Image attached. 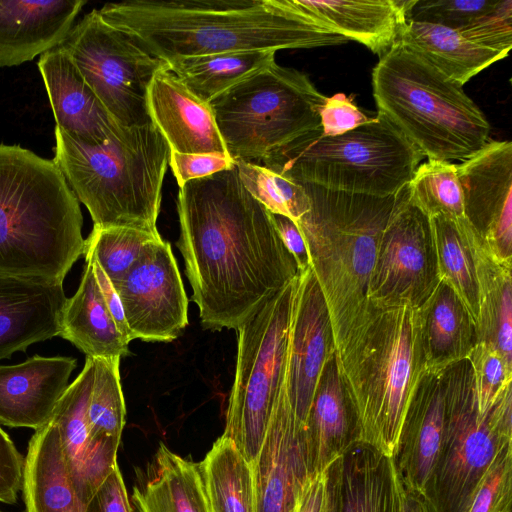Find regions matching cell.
Masks as SVG:
<instances>
[{
	"label": "cell",
	"instance_id": "f546056e",
	"mask_svg": "<svg viewBox=\"0 0 512 512\" xmlns=\"http://www.w3.org/2000/svg\"><path fill=\"white\" fill-rule=\"evenodd\" d=\"M135 512H211L200 463L160 443L132 494Z\"/></svg>",
	"mask_w": 512,
	"mask_h": 512
},
{
	"label": "cell",
	"instance_id": "7dc6e473",
	"mask_svg": "<svg viewBox=\"0 0 512 512\" xmlns=\"http://www.w3.org/2000/svg\"><path fill=\"white\" fill-rule=\"evenodd\" d=\"M25 457L0 427V502L15 504L22 490Z\"/></svg>",
	"mask_w": 512,
	"mask_h": 512
},
{
	"label": "cell",
	"instance_id": "f6af8a7d",
	"mask_svg": "<svg viewBox=\"0 0 512 512\" xmlns=\"http://www.w3.org/2000/svg\"><path fill=\"white\" fill-rule=\"evenodd\" d=\"M322 134L336 136L351 131L372 120L353 102L352 97L337 93L327 97L320 111Z\"/></svg>",
	"mask_w": 512,
	"mask_h": 512
},
{
	"label": "cell",
	"instance_id": "484cf974",
	"mask_svg": "<svg viewBox=\"0 0 512 512\" xmlns=\"http://www.w3.org/2000/svg\"><path fill=\"white\" fill-rule=\"evenodd\" d=\"M337 512H398V472L393 458L352 442L334 463Z\"/></svg>",
	"mask_w": 512,
	"mask_h": 512
},
{
	"label": "cell",
	"instance_id": "30bf717a",
	"mask_svg": "<svg viewBox=\"0 0 512 512\" xmlns=\"http://www.w3.org/2000/svg\"><path fill=\"white\" fill-rule=\"evenodd\" d=\"M443 375L444 437L427 500L435 512H467L494 460L512 445L511 387L482 412L467 360L451 366Z\"/></svg>",
	"mask_w": 512,
	"mask_h": 512
},
{
	"label": "cell",
	"instance_id": "681fc988",
	"mask_svg": "<svg viewBox=\"0 0 512 512\" xmlns=\"http://www.w3.org/2000/svg\"><path fill=\"white\" fill-rule=\"evenodd\" d=\"M84 257L86 260L91 262L98 287L117 328L127 340V342L132 341V335L128 328L124 309L117 290L106 276L104 271L101 269V267L98 265V263L95 261V259L87 253L84 254Z\"/></svg>",
	"mask_w": 512,
	"mask_h": 512
},
{
	"label": "cell",
	"instance_id": "603a6c76",
	"mask_svg": "<svg viewBox=\"0 0 512 512\" xmlns=\"http://www.w3.org/2000/svg\"><path fill=\"white\" fill-rule=\"evenodd\" d=\"M84 0H0V68L33 60L58 47Z\"/></svg>",
	"mask_w": 512,
	"mask_h": 512
},
{
	"label": "cell",
	"instance_id": "4fadbf2b",
	"mask_svg": "<svg viewBox=\"0 0 512 512\" xmlns=\"http://www.w3.org/2000/svg\"><path fill=\"white\" fill-rule=\"evenodd\" d=\"M438 283L429 218L409 202L405 185L380 238L368 299L378 311L417 310Z\"/></svg>",
	"mask_w": 512,
	"mask_h": 512
},
{
	"label": "cell",
	"instance_id": "7bdbcfd3",
	"mask_svg": "<svg viewBox=\"0 0 512 512\" xmlns=\"http://www.w3.org/2000/svg\"><path fill=\"white\" fill-rule=\"evenodd\" d=\"M512 445L494 460L481 480L467 512H511Z\"/></svg>",
	"mask_w": 512,
	"mask_h": 512
},
{
	"label": "cell",
	"instance_id": "83f0119b",
	"mask_svg": "<svg viewBox=\"0 0 512 512\" xmlns=\"http://www.w3.org/2000/svg\"><path fill=\"white\" fill-rule=\"evenodd\" d=\"M22 492L26 512H89L74 490L51 421L35 430L29 441Z\"/></svg>",
	"mask_w": 512,
	"mask_h": 512
},
{
	"label": "cell",
	"instance_id": "2e32d148",
	"mask_svg": "<svg viewBox=\"0 0 512 512\" xmlns=\"http://www.w3.org/2000/svg\"><path fill=\"white\" fill-rule=\"evenodd\" d=\"M255 512H295L313 473L306 427L280 387L264 442L251 464Z\"/></svg>",
	"mask_w": 512,
	"mask_h": 512
},
{
	"label": "cell",
	"instance_id": "8d00e7d4",
	"mask_svg": "<svg viewBox=\"0 0 512 512\" xmlns=\"http://www.w3.org/2000/svg\"><path fill=\"white\" fill-rule=\"evenodd\" d=\"M465 219L439 215L429 218V224L438 279L456 294L476 327L477 287L474 263L463 230Z\"/></svg>",
	"mask_w": 512,
	"mask_h": 512
},
{
	"label": "cell",
	"instance_id": "60d3db41",
	"mask_svg": "<svg viewBox=\"0 0 512 512\" xmlns=\"http://www.w3.org/2000/svg\"><path fill=\"white\" fill-rule=\"evenodd\" d=\"M479 409L485 412L512 382V363L490 343L478 341L466 359Z\"/></svg>",
	"mask_w": 512,
	"mask_h": 512
},
{
	"label": "cell",
	"instance_id": "f35d334b",
	"mask_svg": "<svg viewBox=\"0 0 512 512\" xmlns=\"http://www.w3.org/2000/svg\"><path fill=\"white\" fill-rule=\"evenodd\" d=\"M160 238L158 231L93 226L85 239L83 255L90 254L115 285L129 272L144 248Z\"/></svg>",
	"mask_w": 512,
	"mask_h": 512
},
{
	"label": "cell",
	"instance_id": "5b68a950",
	"mask_svg": "<svg viewBox=\"0 0 512 512\" xmlns=\"http://www.w3.org/2000/svg\"><path fill=\"white\" fill-rule=\"evenodd\" d=\"M52 159L95 227L157 232L170 148L151 122L88 145L55 126Z\"/></svg>",
	"mask_w": 512,
	"mask_h": 512
},
{
	"label": "cell",
	"instance_id": "4316f807",
	"mask_svg": "<svg viewBox=\"0 0 512 512\" xmlns=\"http://www.w3.org/2000/svg\"><path fill=\"white\" fill-rule=\"evenodd\" d=\"M463 230L472 255L478 297L477 342L492 344L512 363V262L497 258L465 219Z\"/></svg>",
	"mask_w": 512,
	"mask_h": 512
},
{
	"label": "cell",
	"instance_id": "f907efd6",
	"mask_svg": "<svg viewBox=\"0 0 512 512\" xmlns=\"http://www.w3.org/2000/svg\"><path fill=\"white\" fill-rule=\"evenodd\" d=\"M273 220L281 241L296 262L298 272L309 268L307 247L296 222L279 214H273Z\"/></svg>",
	"mask_w": 512,
	"mask_h": 512
},
{
	"label": "cell",
	"instance_id": "d590c367",
	"mask_svg": "<svg viewBox=\"0 0 512 512\" xmlns=\"http://www.w3.org/2000/svg\"><path fill=\"white\" fill-rule=\"evenodd\" d=\"M200 467L211 512H255L251 464L230 439L220 436Z\"/></svg>",
	"mask_w": 512,
	"mask_h": 512
},
{
	"label": "cell",
	"instance_id": "9c48e42d",
	"mask_svg": "<svg viewBox=\"0 0 512 512\" xmlns=\"http://www.w3.org/2000/svg\"><path fill=\"white\" fill-rule=\"evenodd\" d=\"M326 99L308 75L275 62L209 104L229 157L252 162L320 129Z\"/></svg>",
	"mask_w": 512,
	"mask_h": 512
},
{
	"label": "cell",
	"instance_id": "44dd1931",
	"mask_svg": "<svg viewBox=\"0 0 512 512\" xmlns=\"http://www.w3.org/2000/svg\"><path fill=\"white\" fill-rule=\"evenodd\" d=\"M63 283L0 274V360L59 335Z\"/></svg>",
	"mask_w": 512,
	"mask_h": 512
},
{
	"label": "cell",
	"instance_id": "74e56055",
	"mask_svg": "<svg viewBox=\"0 0 512 512\" xmlns=\"http://www.w3.org/2000/svg\"><path fill=\"white\" fill-rule=\"evenodd\" d=\"M406 189L409 202L428 218L439 215L452 219L465 218L456 164L428 160L417 167Z\"/></svg>",
	"mask_w": 512,
	"mask_h": 512
},
{
	"label": "cell",
	"instance_id": "b9f144b4",
	"mask_svg": "<svg viewBox=\"0 0 512 512\" xmlns=\"http://www.w3.org/2000/svg\"><path fill=\"white\" fill-rule=\"evenodd\" d=\"M498 3L497 0H416L409 20L462 31Z\"/></svg>",
	"mask_w": 512,
	"mask_h": 512
},
{
	"label": "cell",
	"instance_id": "11a10c76",
	"mask_svg": "<svg viewBox=\"0 0 512 512\" xmlns=\"http://www.w3.org/2000/svg\"><path fill=\"white\" fill-rule=\"evenodd\" d=\"M0 512H3V511H0Z\"/></svg>",
	"mask_w": 512,
	"mask_h": 512
},
{
	"label": "cell",
	"instance_id": "9a60e30c",
	"mask_svg": "<svg viewBox=\"0 0 512 512\" xmlns=\"http://www.w3.org/2000/svg\"><path fill=\"white\" fill-rule=\"evenodd\" d=\"M335 356L329 313L310 269L292 280L287 349L281 387L298 422L306 427L327 362Z\"/></svg>",
	"mask_w": 512,
	"mask_h": 512
},
{
	"label": "cell",
	"instance_id": "bcb514c9",
	"mask_svg": "<svg viewBox=\"0 0 512 512\" xmlns=\"http://www.w3.org/2000/svg\"><path fill=\"white\" fill-rule=\"evenodd\" d=\"M234 165L235 162L229 156L170 151L169 166L179 187L186 182L230 169Z\"/></svg>",
	"mask_w": 512,
	"mask_h": 512
},
{
	"label": "cell",
	"instance_id": "ba28073f",
	"mask_svg": "<svg viewBox=\"0 0 512 512\" xmlns=\"http://www.w3.org/2000/svg\"><path fill=\"white\" fill-rule=\"evenodd\" d=\"M425 372L417 310L401 306L380 311L345 382L355 441L394 458L405 416Z\"/></svg>",
	"mask_w": 512,
	"mask_h": 512
},
{
	"label": "cell",
	"instance_id": "1f68e13d",
	"mask_svg": "<svg viewBox=\"0 0 512 512\" xmlns=\"http://www.w3.org/2000/svg\"><path fill=\"white\" fill-rule=\"evenodd\" d=\"M58 336L87 357L121 358L129 354V342L117 328L104 302L89 260L85 259L77 291L64 303Z\"/></svg>",
	"mask_w": 512,
	"mask_h": 512
},
{
	"label": "cell",
	"instance_id": "e575fe53",
	"mask_svg": "<svg viewBox=\"0 0 512 512\" xmlns=\"http://www.w3.org/2000/svg\"><path fill=\"white\" fill-rule=\"evenodd\" d=\"M94 378L87 408L92 448L109 469L117 465V450L125 425V401L120 381V357L94 358Z\"/></svg>",
	"mask_w": 512,
	"mask_h": 512
},
{
	"label": "cell",
	"instance_id": "52a82bcc",
	"mask_svg": "<svg viewBox=\"0 0 512 512\" xmlns=\"http://www.w3.org/2000/svg\"><path fill=\"white\" fill-rule=\"evenodd\" d=\"M424 155L384 116L351 131L304 134L264 156V166L299 184L387 197L412 178Z\"/></svg>",
	"mask_w": 512,
	"mask_h": 512
},
{
	"label": "cell",
	"instance_id": "ab89813d",
	"mask_svg": "<svg viewBox=\"0 0 512 512\" xmlns=\"http://www.w3.org/2000/svg\"><path fill=\"white\" fill-rule=\"evenodd\" d=\"M235 167L246 190L272 214L297 222L310 209L303 185L251 161H235Z\"/></svg>",
	"mask_w": 512,
	"mask_h": 512
},
{
	"label": "cell",
	"instance_id": "8992f818",
	"mask_svg": "<svg viewBox=\"0 0 512 512\" xmlns=\"http://www.w3.org/2000/svg\"><path fill=\"white\" fill-rule=\"evenodd\" d=\"M372 90L378 114L428 160L463 162L490 140L489 121L462 86L399 41L379 56Z\"/></svg>",
	"mask_w": 512,
	"mask_h": 512
},
{
	"label": "cell",
	"instance_id": "c3c4849f",
	"mask_svg": "<svg viewBox=\"0 0 512 512\" xmlns=\"http://www.w3.org/2000/svg\"><path fill=\"white\" fill-rule=\"evenodd\" d=\"M90 506L96 512H132L118 465L100 485Z\"/></svg>",
	"mask_w": 512,
	"mask_h": 512
},
{
	"label": "cell",
	"instance_id": "d6986e66",
	"mask_svg": "<svg viewBox=\"0 0 512 512\" xmlns=\"http://www.w3.org/2000/svg\"><path fill=\"white\" fill-rule=\"evenodd\" d=\"M147 108L170 151L229 156L210 104L193 94L171 70L153 77Z\"/></svg>",
	"mask_w": 512,
	"mask_h": 512
},
{
	"label": "cell",
	"instance_id": "ac0fdd59",
	"mask_svg": "<svg viewBox=\"0 0 512 512\" xmlns=\"http://www.w3.org/2000/svg\"><path fill=\"white\" fill-rule=\"evenodd\" d=\"M444 372H425L409 405L393 458L402 483L427 499L445 428Z\"/></svg>",
	"mask_w": 512,
	"mask_h": 512
},
{
	"label": "cell",
	"instance_id": "277c9868",
	"mask_svg": "<svg viewBox=\"0 0 512 512\" xmlns=\"http://www.w3.org/2000/svg\"><path fill=\"white\" fill-rule=\"evenodd\" d=\"M79 201L52 159L0 144V274L63 283L83 255Z\"/></svg>",
	"mask_w": 512,
	"mask_h": 512
},
{
	"label": "cell",
	"instance_id": "ee69618b",
	"mask_svg": "<svg viewBox=\"0 0 512 512\" xmlns=\"http://www.w3.org/2000/svg\"><path fill=\"white\" fill-rule=\"evenodd\" d=\"M459 32L476 44L507 57L512 46V0H500L494 9Z\"/></svg>",
	"mask_w": 512,
	"mask_h": 512
},
{
	"label": "cell",
	"instance_id": "4dcf8cb0",
	"mask_svg": "<svg viewBox=\"0 0 512 512\" xmlns=\"http://www.w3.org/2000/svg\"><path fill=\"white\" fill-rule=\"evenodd\" d=\"M306 432L313 472L329 468L355 441L354 413L335 356L321 374Z\"/></svg>",
	"mask_w": 512,
	"mask_h": 512
},
{
	"label": "cell",
	"instance_id": "7c38bea8",
	"mask_svg": "<svg viewBox=\"0 0 512 512\" xmlns=\"http://www.w3.org/2000/svg\"><path fill=\"white\" fill-rule=\"evenodd\" d=\"M59 47L120 126L151 123L147 93L153 77L170 70L132 37L107 23L97 9L74 24Z\"/></svg>",
	"mask_w": 512,
	"mask_h": 512
},
{
	"label": "cell",
	"instance_id": "5bb4252c",
	"mask_svg": "<svg viewBox=\"0 0 512 512\" xmlns=\"http://www.w3.org/2000/svg\"><path fill=\"white\" fill-rule=\"evenodd\" d=\"M132 339L171 342L188 324V298L169 242L148 244L114 285Z\"/></svg>",
	"mask_w": 512,
	"mask_h": 512
},
{
	"label": "cell",
	"instance_id": "7a4b0ae2",
	"mask_svg": "<svg viewBox=\"0 0 512 512\" xmlns=\"http://www.w3.org/2000/svg\"><path fill=\"white\" fill-rule=\"evenodd\" d=\"M98 12L166 63L201 55L308 49L348 41L313 20L292 0H129L107 3Z\"/></svg>",
	"mask_w": 512,
	"mask_h": 512
},
{
	"label": "cell",
	"instance_id": "f1b7e54d",
	"mask_svg": "<svg viewBox=\"0 0 512 512\" xmlns=\"http://www.w3.org/2000/svg\"><path fill=\"white\" fill-rule=\"evenodd\" d=\"M417 312L426 372L442 373L467 359L477 342L476 327L446 284L439 281Z\"/></svg>",
	"mask_w": 512,
	"mask_h": 512
},
{
	"label": "cell",
	"instance_id": "d6a6232c",
	"mask_svg": "<svg viewBox=\"0 0 512 512\" xmlns=\"http://www.w3.org/2000/svg\"><path fill=\"white\" fill-rule=\"evenodd\" d=\"M398 41L418 53L447 78L462 86L506 56L441 25L408 20Z\"/></svg>",
	"mask_w": 512,
	"mask_h": 512
},
{
	"label": "cell",
	"instance_id": "cb8c5ba5",
	"mask_svg": "<svg viewBox=\"0 0 512 512\" xmlns=\"http://www.w3.org/2000/svg\"><path fill=\"white\" fill-rule=\"evenodd\" d=\"M94 366V358L86 356L83 369L69 384L49 419L57 428L74 490L88 507L100 485L113 470L99 460L90 440L87 408Z\"/></svg>",
	"mask_w": 512,
	"mask_h": 512
},
{
	"label": "cell",
	"instance_id": "db71d44e",
	"mask_svg": "<svg viewBox=\"0 0 512 512\" xmlns=\"http://www.w3.org/2000/svg\"><path fill=\"white\" fill-rule=\"evenodd\" d=\"M335 463V462H334ZM334 463L328 470V485L323 512H337L336 484L334 476Z\"/></svg>",
	"mask_w": 512,
	"mask_h": 512
},
{
	"label": "cell",
	"instance_id": "3957f363",
	"mask_svg": "<svg viewBox=\"0 0 512 512\" xmlns=\"http://www.w3.org/2000/svg\"><path fill=\"white\" fill-rule=\"evenodd\" d=\"M301 185L310 209L296 224L329 313L335 357L345 383L380 312L371 305L368 288L398 193L377 197Z\"/></svg>",
	"mask_w": 512,
	"mask_h": 512
},
{
	"label": "cell",
	"instance_id": "d4e9b609",
	"mask_svg": "<svg viewBox=\"0 0 512 512\" xmlns=\"http://www.w3.org/2000/svg\"><path fill=\"white\" fill-rule=\"evenodd\" d=\"M332 32L381 56L397 41L416 0H292Z\"/></svg>",
	"mask_w": 512,
	"mask_h": 512
},
{
	"label": "cell",
	"instance_id": "816d5d0a",
	"mask_svg": "<svg viewBox=\"0 0 512 512\" xmlns=\"http://www.w3.org/2000/svg\"><path fill=\"white\" fill-rule=\"evenodd\" d=\"M328 470L329 468L315 471L309 476L295 512H323L328 485Z\"/></svg>",
	"mask_w": 512,
	"mask_h": 512
},
{
	"label": "cell",
	"instance_id": "f5cc1de1",
	"mask_svg": "<svg viewBox=\"0 0 512 512\" xmlns=\"http://www.w3.org/2000/svg\"><path fill=\"white\" fill-rule=\"evenodd\" d=\"M398 512H435L429 501L407 488L398 474Z\"/></svg>",
	"mask_w": 512,
	"mask_h": 512
},
{
	"label": "cell",
	"instance_id": "e0dca14e",
	"mask_svg": "<svg viewBox=\"0 0 512 512\" xmlns=\"http://www.w3.org/2000/svg\"><path fill=\"white\" fill-rule=\"evenodd\" d=\"M465 218L497 258L512 262V143L489 140L457 165Z\"/></svg>",
	"mask_w": 512,
	"mask_h": 512
},
{
	"label": "cell",
	"instance_id": "836d02e7",
	"mask_svg": "<svg viewBox=\"0 0 512 512\" xmlns=\"http://www.w3.org/2000/svg\"><path fill=\"white\" fill-rule=\"evenodd\" d=\"M275 51L250 50L176 59L170 70L206 103L275 63Z\"/></svg>",
	"mask_w": 512,
	"mask_h": 512
},
{
	"label": "cell",
	"instance_id": "6da1fadb",
	"mask_svg": "<svg viewBox=\"0 0 512 512\" xmlns=\"http://www.w3.org/2000/svg\"><path fill=\"white\" fill-rule=\"evenodd\" d=\"M177 246L203 328L237 330L297 275L273 214L235 165L179 187Z\"/></svg>",
	"mask_w": 512,
	"mask_h": 512
},
{
	"label": "cell",
	"instance_id": "7402d4cb",
	"mask_svg": "<svg viewBox=\"0 0 512 512\" xmlns=\"http://www.w3.org/2000/svg\"><path fill=\"white\" fill-rule=\"evenodd\" d=\"M38 69L55 126L88 145L103 144L123 132L125 127L114 121L59 46L40 56Z\"/></svg>",
	"mask_w": 512,
	"mask_h": 512
},
{
	"label": "cell",
	"instance_id": "8fae6325",
	"mask_svg": "<svg viewBox=\"0 0 512 512\" xmlns=\"http://www.w3.org/2000/svg\"><path fill=\"white\" fill-rule=\"evenodd\" d=\"M292 280L237 329L235 376L223 436L235 444L249 464L255 461L264 442L281 387Z\"/></svg>",
	"mask_w": 512,
	"mask_h": 512
},
{
	"label": "cell",
	"instance_id": "ffe728a7",
	"mask_svg": "<svg viewBox=\"0 0 512 512\" xmlns=\"http://www.w3.org/2000/svg\"><path fill=\"white\" fill-rule=\"evenodd\" d=\"M77 360L34 355L15 365H0V424L38 430L50 419L69 386Z\"/></svg>",
	"mask_w": 512,
	"mask_h": 512
}]
</instances>
